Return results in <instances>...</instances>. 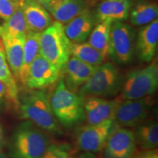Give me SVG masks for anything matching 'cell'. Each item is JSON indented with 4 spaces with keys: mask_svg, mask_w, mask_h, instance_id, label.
<instances>
[{
    "mask_svg": "<svg viewBox=\"0 0 158 158\" xmlns=\"http://www.w3.org/2000/svg\"><path fill=\"white\" fill-rule=\"evenodd\" d=\"M21 5L28 31L41 32L53 22L52 16L42 5L23 0Z\"/></svg>",
    "mask_w": 158,
    "mask_h": 158,
    "instance_id": "16",
    "label": "cell"
},
{
    "mask_svg": "<svg viewBox=\"0 0 158 158\" xmlns=\"http://www.w3.org/2000/svg\"><path fill=\"white\" fill-rule=\"evenodd\" d=\"M61 71L39 54L29 67L24 86L30 89H44L56 83Z\"/></svg>",
    "mask_w": 158,
    "mask_h": 158,
    "instance_id": "10",
    "label": "cell"
},
{
    "mask_svg": "<svg viewBox=\"0 0 158 158\" xmlns=\"http://www.w3.org/2000/svg\"><path fill=\"white\" fill-rule=\"evenodd\" d=\"M40 32L28 31L26 35L23 43V64L20 72L19 81L23 85L25 84L29 67L40 54Z\"/></svg>",
    "mask_w": 158,
    "mask_h": 158,
    "instance_id": "22",
    "label": "cell"
},
{
    "mask_svg": "<svg viewBox=\"0 0 158 158\" xmlns=\"http://www.w3.org/2000/svg\"><path fill=\"white\" fill-rule=\"evenodd\" d=\"M84 98L70 90L62 78L50 98L53 113L59 124L67 128L73 127L84 119Z\"/></svg>",
    "mask_w": 158,
    "mask_h": 158,
    "instance_id": "3",
    "label": "cell"
},
{
    "mask_svg": "<svg viewBox=\"0 0 158 158\" xmlns=\"http://www.w3.org/2000/svg\"><path fill=\"white\" fill-rule=\"evenodd\" d=\"M31 1L35 2L40 4V5H45V4L48 3L49 2L52 1V0H31Z\"/></svg>",
    "mask_w": 158,
    "mask_h": 158,
    "instance_id": "33",
    "label": "cell"
},
{
    "mask_svg": "<svg viewBox=\"0 0 158 158\" xmlns=\"http://www.w3.org/2000/svg\"><path fill=\"white\" fill-rule=\"evenodd\" d=\"M72 43L67 37L64 24L54 21L40 32V54L62 72L71 56Z\"/></svg>",
    "mask_w": 158,
    "mask_h": 158,
    "instance_id": "4",
    "label": "cell"
},
{
    "mask_svg": "<svg viewBox=\"0 0 158 158\" xmlns=\"http://www.w3.org/2000/svg\"><path fill=\"white\" fill-rule=\"evenodd\" d=\"M132 0H104L97 10L96 19L99 22L123 21L129 18Z\"/></svg>",
    "mask_w": 158,
    "mask_h": 158,
    "instance_id": "18",
    "label": "cell"
},
{
    "mask_svg": "<svg viewBox=\"0 0 158 158\" xmlns=\"http://www.w3.org/2000/svg\"><path fill=\"white\" fill-rule=\"evenodd\" d=\"M95 17L86 8L64 25L67 37L72 43H84L89 37L94 27Z\"/></svg>",
    "mask_w": 158,
    "mask_h": 158,
    "instance_id": "15",
    "label": "cell"
},
{
    "mask_svg": "<svg viewBox=\"0 0 158 158\" xmlns=\"http://www.w3.org/2000/svg\"><path fill=\"white\" fill-rule=\"evenodd\" d=\"M158 86V67L153 61L147 67L128 72L123 78L122 100H135L147 96H152Z\"/></svg>",
    "mask_w": 158,
    "mask_h": 158,
    "instance_id": "6",
    "label": "cell"
},
{
    "mask_svg": "<svg viewBox=\"0 0 158 158\" xmlns=\"http://www.w3.org/2000/svg\"><path fill=\"white\" fill-rule=\"evenodd\" d=\"M136 144L133 131L126 127H117L110 133L104 147L105 158H132Z\"/></svg>",
    "mask_w": 158,
    "mask_h": 158,
    "instance_id": "11",
    "label": "cell"
},
{
    "mask_svg": "<svg viewBox=\"0 0 158 158\" xmlns=\"http://www.w3.org/2000/svg\"><path fill=\"white\" fill-rule=\"evenodd\" d=\"M135 31L122 21L112 22L110 29L109 56L118 64L131 62L135 54Z\"/></svg>",
    "mask_w": 158,
    "mask_h": 158,
    "instance_id": "7",
    "label": "cell"
},
{
    "mask_svg": "<svg viewBox=\"0 0 158 158\" xmlns=\"http://www.w3.org/2000/svg\"><path fill=\"white\" fill-rule=\"evenodd\" d=\"M76 158H97V157L93 155V153L84 152V154H82V155H81L79 157Z\"/></svg>",
    "mask_w": 158,
    "mask_h": 158,
    "instance_id": "32",
    "label": "cell"
},
{
    "mask_svg": "<svg viewBox=\"0 0 158 158\" xmlns=\"http://www.w3.org/2000/svg\"><path fill=\"white\" fill-rule=\"evenodd\" d=\"M42 158H76L68 143H51Z\"/></svg>",
    "mask_w": 158,
    "mask_h": 158,
    "instance_id": "27",
    "label": "cell"
},
{
    "mask_svg": "<svg viewBox=\"0 0 158 158\" xmlns=\"http://www.w3.org/2000/svg\"><path fill=\"white\" fill-rule=\"evenodd\" d=\"M0 81L5 85L8 92V98L18 107L19 103V89L17 81L12 73L6 59L2 40L0 37Z\"/></svg>",
    "mask_w": 158,
    "mask_h": 158,
    "instance_id": "24",
    "label": "cell"
},
{
    "mask_svg": "<svg viewBox=\"0 0 158 158\" xmlns=\"http://www.w3.org/2000/svg\"><path fill=\"white\" fill-rule=\"evenodd\" d=\"M71 56L93 67H98L106 61L101 53L89 43H72Z\"/></svg>",
    "mask_w": 158,
    "mask_h": 158,
    "instance_id": "26",
    "label": "cell"
},
{
    "mask_svg": "<svg viewBox=\"0 0 158 158\" xmlns=\"http://www.w3.org/2000/svg\"><path fill=\"white\" fill-rule=\"evenodd\" d=\"M0 158H11V157H8V156L6 155L5 154L2 152V151H0Z\"/></svg>",
    "mask_w": 158,
    "mask_h": 158,
    "instance_id": "34",
    "label": "cell"
},
{
    "mask_svg": "<svg viewBox=\"0 0 158 158\" xmlns=\"http://www.w3.org/2000/svg\"><path fill=\"white\" fill-rule=\"evenodd\" d=\"M23 0H16V7L13 15L0 26L1 39L25 37L28 29L23 15L21 2Z\"/></svg>",
    "mask_w": 158,
    "mask_h": 158,
    "instance_id": "19",
    "label": "cell"
},
{
    "mask_svg": "<svg viewBox=\"0 0 158 158\" xmlns=\"http://www.w3.org/2000/svg\"><path fill=\"white\" fill-rule=\"evenodd\" d=\"M16 0H0V18L6 21L14 13Z\"/></svg>",
    "mask_w": 158,
    "mask_h": 158,
    "instance_id": "28",
    "label": "cell"
},
{
    "mask_svg": "<svg viewBox=\"0 0 158 158\" xmlns=\"http://www.w3.org/2000/svg\"><path fill=\"white\" fill-rule=\"evenodd\" d=\"M152 96L135 100L120 98L113 117V124L117 127L128 128L135 127L145 121L154 104Z\"/></svg>",
    "mask_w": 158,
    "mask_h": 158,
    "instance_id": "8",
    "label": "cell"
},
{
    "mask_svg": "<svg viewBox=\"0 0 158 158\" xmlns=\"http://www.w3.org/2000/svg\"><path fill=\"white\" fill-rule=\"evenodd\" d=\"M113 128V119L96 124H87L78 130L76 147L84 152L97 153L103 149Z\"/></svg>",
    "mask_w": 158,
    "mask_h": 158,
    "instance_id": "9",
    "label": "cell"
},
{
    "mask_svg": "<svg viewBox=\"0 0 158 158\" xmlns=\"http://www.w3.org/2000/svg\"><path fill=\"white\" fill-rule=\"evenodd\" d=\"M124 77L113 63L105 62L95 69L89 79L78 91L84 97L107 98L121 90Z\"/></svg>",
    "mask_w": 158,
    "mask_h": 158,
    "instance_id": "5",
    "label": "cell"
},
{
    "mask_svg": "<svg viewBox=\"0 0 158 158\" xmlns=\"http://www.w3.org/2000/svg\"><path fill=\"white\" fill-rule=\"evenodd\" d=\"M43 6L62 24L68 23L86 9L84 0H52Z\"/></svg>",
    "mask_w": 158,
    "mask_h": 158,
    "instance_id": "17",
    "label": "cell"
},
{
    "mask_svg": "<svg viewBox=\"0 0 158 158\" xmlns=\"http://www.w3.org/2000/svg\"><path fill=\"white\" fill-rule=\"evenodd\" d=\"M158 15V7L156 3L147 1H139L135 4L130 11V20L135 26L149 24Z\"/></svg>",
    "mask_w": 158,
    "mask_h": 158,
    "instance_id": "23",
    "label": "cell"
},
{
    "mask_svg": "<svg viewBox=\"0 0 158 158\" xmlns=\"http://www.w3.org/2000/svg\"><path fill=\"white\" fill-rule=\"evenodd\" d=\"M97 67L86 64L80 59L71 56L61 72L66 86L78 92L93 74Z\"/></svg>",
    "mask_w": 158,
    "mask_h": 158,
    "instance_id": "13",
    "label": "cell"
},
{
    "mask_svg": "<svg viewBox=\"0 0 158 158\" xmlns=\"http://www.w3.org/2000/svg\"><path fill=\"white\" fill-rule=\"evenodd\" d=\"M158 45V20L140 29L135 41V52L142 62L149 63L157 52Z\"/></svg>",
    "mask_w": 158,
    "mask_h": 158,
    "instance_id": "14",
    "label": "cell"
},
{
    "mask_svg": "<svg viewBox=\"0 0 158 158\" xmlns=\"http://www.w3.org/2000/svg\"><path fill=\"white\" fill-rule=\"evenodd\" d=\"M132 158H158L157 149H154L147 150L146 152L138 154V155Z\"/></svg>",
    "mask_w": 158,
    "mask_h": 158,
    "instance_id": "29",
    "label": "cell"
},
{
    "mask_svg": "<svg viewBox=\"0 0 158 158\" xmlns=\"http://www.w3.org/2000/svg\"><path fill=\"white\" fill-rule=\"evenodd\" d=\"M135 143L145 150L156 149L158 145V124L155 120H147L135 126Z\"/></svg>",
    "mask_w": 158,
    "mask_h": 158,
    "instance_id": "21",
    "label": "cell"
},
{
    "mask_svg": "<svg viewBox=\"0 0 158 158\" xmlns=\"http://www.w3.org/2000/svg\"><path fill=\"white\" fill-rule=\"evenodd\" d=\"M2 40L3 41L6 59L10 69L16 81H19L20 72L23 64V43L25 37Z\"/></svg>",
    "mask_w": 158,
    "mask_h": 158,
    "instance_id": "20",
    "label": "cell"
},
{
    "mask_svg": "<svg viewBox=\"0 0 158 158\" xmlns=\"http://www.w3.org/2000/svg\"><path fill=\"white\" fill-rule=\"evenodd\" d=\"M31 90L19 100L18 107L21 115L46 133H60V126L53 113L48 94L43 89Z\"/></svg>",
    "mask_w": 158,
    "mask_h": 158,
    "instance_id": "2",
    "label": "cell"
},
{
    "mask_svg": "<svg viewBox=\"0 0 158 158\" xmlns=\"http://www.w3.org/2000/svg\"><path fill=\"white\" fill-rule=\"evenodd\" d=\"M110 21H103L99 22L92 29L89 37L88 43L100 51L106 59L109 56Z\"/></svg>",
    "mask_w": 158,
    "mask_h": 158,
    "instance_id": "25",
    "label": "cell"
},
{
    "mask_svg": "<svg viewBox=\"0 0 158 158\" xmlns=\"http://www.w3.org/2000/svg\"><path fill=\"white\" fill-rule=\"evenodd\" d=\"M51 143L48 133L27 120L20 123L12 134L9 155L11 158H42Z\"/></svg>",
    "mask_w": 158,
    "mask_h": 158,
    "instance_id": "1",
    "label": "cell"
},
{
    "mask_svg": "<svg viewBox=\"0 0 158 158\" xmlns=\"http://www.w3.org/2000/svg\"><path fill=\"white\" fill-rule=\"evenodd\" d=\"M119 100L120 98L115 100H107L98 97H85L84 108L86 123L96 124L113 119Z\"/></svg>",
    "mask_w": 158,
    "mask_h": 158,
    "instance_id": "12",
    "label": "cell"
},
{
    "mask_svg": "<svg viewBox=\"0 0 158 158\" xmlns=\"http://www.w3.org/2000/svg\"><path fill=\"white\" fill-rule=\"evenodd\" d=\"M6 144L5 132L2 127V124L0 122V151H2Z\"/></svg>",
    "mask_w": 158,
    "mask_h": 158,
    "instance_id": "30",
    "label": "cell"
},
{
    "mask_svg": "<svg viewBox=\"0 0 158 158\" xmlns=\"http://www.w3.org/2000/svg\"><path fill=\"white\" fill-rule=\"evenodd\" d=\"M8 97V92L6 86L2 82L0 81V99L4 98V97Z\"/></svg>",
    "mask_w": 158,
    "mask_h": 158,
    "instance_id": "31",
    "label": "cell"
}]
</instances>
